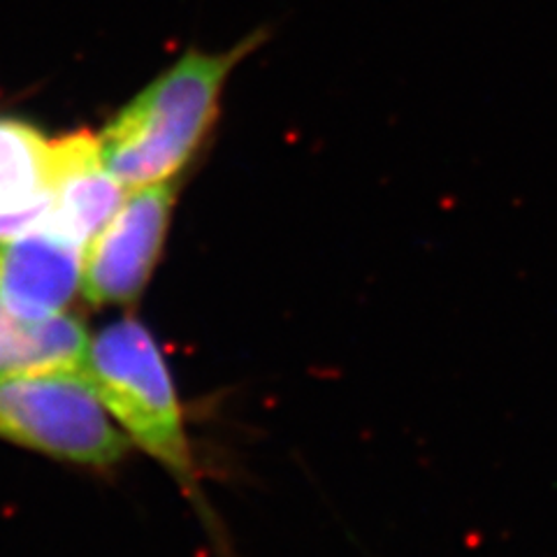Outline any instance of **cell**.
I'll return each mask as SVG.
<instances>
[{"instance_id": "obj_4", "label": "cell", "mask_w": 557, "mask_h": 557, "mask_svg": "<svg viewBox=\"0 0 557 557\" xmlns=\"http://www.w3.org/2000/svg\"><path fill=\"white\" fill-rule=\"evenodd\" d=\"M177 186L174 180L133 188L112 219L86 244L82 293L96 307L131 305L159 263Z\"/></svg>"}, {"instance_id": "obj_3", "label": "cell", "mask_w": 557, "mask_h": 557, "mask_svg": "<svg viewBox=\"0 0 557 557\" xmlns=\"http://www.w3.org/2000/svg\"><path fill=\"white\" fill-rule=\"evenodd\" d=\"M0 440L96 469L128 453L82 364L0 374Z\"/></svg>"}, {"instance_id": "obj_2", "label": "cell", "mask_w": 557, "mask_h": 557, "mask_svg": "<svg viewBox=\"0 0 557 557\" xmlns=\"http://www.w3.org/2000/svg\"><path fill=\"white\" fill-rule=\"evenodd\" d=\"M82 370L133 444L177 474L190 472L184 418L159 344L135 319L104 325L86 344Z\"/></svg>"}, {"instance_id": "obj_7", "label": "cell", "mask_w": 557, "mask_h": 557, "mask_svg": "<svg viewBox=\"0 0 557 557\" xmlns=\"http://www.w3.org/2000/svg\"><path fill=\"white\" fill-rule=\"evenodd\" d=\"M51 170V139L24 119L0 116V242L45 221Z\"/></svg>"}, {"instance_id": "obj_5", "label": "cell", "mask_w": 557, "mask_h": 557, "mask_svg": "<svg viewBox=\"0 0 557 557\" xmlns=\"http://www.w3.org/2000/svg\"><path fill=\"white\" fill-rule=\"evenodd\" d=\"M51 202L40 225L86 249L124 202V184L102 161L100 137L67 133L51 139Z\"/></svg>"}, {"instance_id": "obj_1", "label": "cell", "mask_w": 557, "mask_h": 557, "mask_svg": "<svg viewBox=\"0 0 557 557\" xmlns=\"http://www.w3.org/2000/svg\"><path fill=\"white\" fill-rule=\"evenodd\" d=\"M253 42L225 54L188 51L145 91H139L100 135L102 161L124 188L174 180L221 108L223 86Z\"/></svg>"}, {"instance_id": "obj_8", "label": "cell", "mask_w": 557, "mask_h": 557, "mask_svg": "<svg viewBox=\"0 0 557 557\" xmlns=\"http://www.w3.org/2000/svg\"><path fill=\"white\" fill-rule=\"evenodd\" d=\"M86 344L84 325L67 313L26 319L0 300V374L75 368Z\"/></svg>"}, {"instance_id": "obj_6", "label": "cell", "mask_w": 557, "mask_h": 557, "mask_svg": "<svg viewBox=\"0 0 557 557\" xmlns=\"http://www.w3.org/2000/svg\"><path fill=\"white\" fill-rule=\"evenodd\" d=\"M84 249L45 225L0 242V300L26 319L63 313L82 288Z\"/></svg>"}]
</instances>
